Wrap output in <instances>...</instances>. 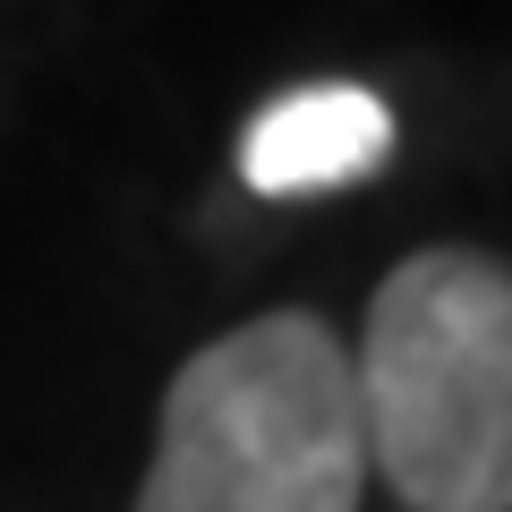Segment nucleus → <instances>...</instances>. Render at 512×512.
I'll use <instances>...</instances> for the list:
<instances>
[{"mask_svg":"<svg viewBox=\"0 0 512 512\" xmlns=\"http://www.w3.org/2000/svg\"><path fill=\"white\" fill-rule=\"evenodd\" d=\"M367 478L410 512H512V265L427 248L350 342Z\"/></svg>","mask_w":512,"mask_h":512,"instance_id":"f257e3e1","label":"nucleus"},{"mask_svg":"<svg viewBox=\"0 0 512 512\" xmlns=\"http://www.w3.org/2000/svg\"><path fill=\"white\" fill-rule=\"evenodd\" d=\"M367 427L350 342L274 308L171 376L137 512H359Z\"/></svg>","mask_w":512,"mask_h":512,"instance_id":"f03ea898","label":"nucleus"},{"mask_svg":"<svg viewBox=\"0 0 512 512\" xmlns=\"http://www.w3.org/2000/svg\"><path fill=\"white\" fill-rule=\"evenodd\" d=\"M393 154V111L367 86H299L265 103L239 137V180L256 197H316L350 188Z\"/></svg>","mask_w":512,"mask_h":512,"instance_id":"7ed1b4c3","label":"nucleus"}]
</instances>
